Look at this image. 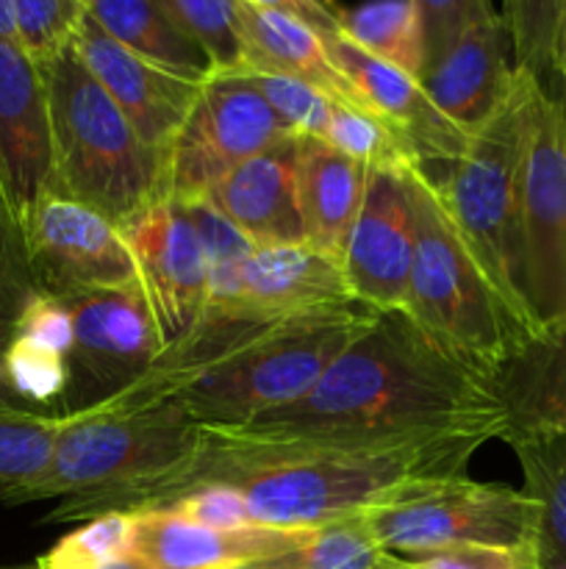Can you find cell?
<instances>
[{
	"label": "cell",
	"instance_id": "cell-32",
	"mask_svg": "<svg viewBox=\"0 0 566 569\" xmlns=\"http://www.w3.org/2000/svg\"><path fill=\"white\" fill-rule=\"evenodd\" d=\"M133 533H137L133 511L98 515L83 520L75 531L64 533L33 565L37 569H103L131 556Z\"/></svg>",
	"mask_w": 566,
	"mask_h": 569
},
{
	"label": "cell",
	"instance_id": "cell-47",
	"mask_svg": "<svg viewBox=\"0 0 566 569\" xmlns=\"http://www.w3.org/2000/svg\"><path fill=\"white\" fill-rule=\"evenodd\" d=\"M103 569H155V567L144 565V561L137 559V556H125V559L114 561V565H109V567H103Z\"/></svg>",
	"mask_w": 566,
	"mask_h": 569
},
{
	"label": "cell",
	"instance_id": "cell-38",
	"mask_svg": "<svg viewBox=\"0 0 566 569\" xmlns=\"http://www.w3.org/2000/svg\"><path fill=\"white\" fill-rule=\"evenodd\" d=\"M3 383L33 403H55L70 389V361L44 345L14 337L6 350Z\"/></svg>",
	"mask_w": 566,
	"mask_h": 569
},
{
	"label": "cell",
	"instance_id": "cell-23",
	"mask_svg": "<svg viewBox=\"0 0 566 569\" xmlns=\"http://www.w3.org/2000/svg\"><path fill=\"white\" fill-rule=\"evenodd\" d=\"M370 167L314 137H297V187L305 244L342 261L364 200Z\"/></svg>",
	"mask_w": 566,
	"mask_h": 569
},
{
	"label": "cell",
	"instance_id": "cell-14",
	"mask_svg": "<svg viewBox=\"0 0 566 569\" xmlns=\"http://www.w3.org/2000/svg\"><path fill=\"white\" fill-rule=\"evenodd\" d=\"M53 192V133L48 89L37 61L0 39V209L17 228Z\"/></svg>",
	"mask_w": 566,
	"mask_h": 569
},
{
	"label": "cell",
	"instance_id": "cell-24",
	"mask_svg": "<svg viewBox=\"0 0 566 569\" xmlns=\"http://www.w3.org/2000/svg\"><path fill=\"white\" fill-rule=\"evenodd\" d=\"M514 428L566 433V320L542 328L492 376ZM505 437V433H503Z\"/></svg>",
	"mask_w": 566,
	"mask_h": 569
},
{
	"label": "cell",
	"instance_id": "cell-22",
	"mask_svg": "<svg viewBox=\"0 0 566 569\" xmlns=\"http://www.w3.org/2000/svg\"><path fill=\"white\" fill-rule=\"evenodd\" d=\"M239 28L244 39L242 70H264L297 78L325 92L336 103L366 109L353 83L327 56L320 33L311 31L305 22L239 0Z\"/></svg>",
	"mask_w": 566,
	"mask_h": 569
},
{
	"label": "cell",
	"instance_id": "cell-27",
	"mask_svg": "<svg viewBox=\"0 0 566 569\" xmlns=\"http://www.w3.org/2000/svg\"><path fill=\"white\" fill-rule=\"evenodd\" d=\"M338 26L366 53L422 78L425 44L411 0H366L355 9H338Z\"/></svg>",
	"mask_w": 566,
	"mask_h": 569
},
{
	"label": "cell",
	"instance_id": "cell-12",
	"mask_svg": "<svg viewBox=\"0 0 566 569\" xmlns=\"http://www.w3.org/2000/svg\"><path fill=\"white\" fill-rule=\"evenodd\" d=\"M39 292L70 300L137 281V261L120 228L78 200L44 194L22 226Z\"/></svg>",
	"mask_w": 566,
	"mask_h": 569
},
{
	"label": "cell",
	"instance_id": "cell-41",
	"mask_svg": "<svg viewBox=\"0 0 566 569\" xmlns=\"http://www.w3.org/2000/svg\"><path fill=\"white\" fill-rule=\"evenodd\" d=\"M17 337H26L31 342L44 345L55 353L67 356L72 348V315L64 300L50 298V295L37 292V298L22 311Z\"/></svg>",
	"mask_w": 566,
	"mask_h": 569
},
{
	"label": "cell",
	"instance_id": "cell-19",
	"mask_svg": "<svg viewBox=\"0 0 566 569\" xmlns=\"http://www.w3.org/2000/svg\"><path fill=\"white\" fill-rule=\"evenodd\" d=\"M131 556L155 569H231L300 550L314 531L239 526L216 528L172 511H133Z\"/></svg>",
	"mask_w": 566,
	"mask_h": 569
},
{
	"label": "cell",
	"instance_id": "cell-25",
	"mask_svg": "<svg viewBox=\"0 0 566 569\" xmlns=\"http://www.w3.org/2000/svg\"><path fill=\"white\" fill-rule=\"evenodd\" d=\"M83 11L114 42L189 81H205L214 72L209 56L186 37L161 0H81Z\"/></svg>",
	"mask_w": 566,
	"mask_h": 569
},
{
	"label": "cell",
	"instance_id": "cell-49",
	"mask_svg": "<svg viewBox=\"0 0 566 569\" xmlns=\"http://www.w3.org/2000/svg\"><path fill=\"white\" fill-rule=\"evenodd\" d=\"M408 565H411V561H408ZM408 569H414V567H408Z\"/></svg>",
	"mask_w": 566,
	"mask_h": 569
},
{
	"label": "cell",
	"instance_id": "cell-18",
	"mask_svg": "<svg viewBox=\"0 0 566 569\" xmlns=\"http://www.w3.org/2000/svg\"><path fill=\"white\" fill-rule=\"evenodd\" d=\"M322 44H325L333 64L342 70V76L347 78L355 87V92L361 94L366 109L375 111L377 117L388 120L392 126H397L400 131L411 139L422 167H425V161H444V164H453V161L461 159V153L469 148V133H464L458 126H453V122L433 106V100L427 98L420 78L408 76V72H403L400 67L386 64V61H381L377 56L366 53L364 48H358V44H355L353 39L344 37V33L325 37Z\"/></svg>",
	"mask_w": 566,
	"mask_h": 569
},
{
	"label": "cell",
	"instance_id": "cell-46",
	"mask_svg": "<svg viewBox=\"0 0 566 569\" xmlns=\"http://www.w3.org/2000/svg\"><path fill=\"white\" fill-rule=\"evenodd\" d=\"M231 569H294V567H292V561H289V553H283V556H272V559L250 561V565H239Z\"/></svg>",
	"mask_w": 566,
	"mask_h": 569
},
{
	"label": "cell",
	"instance_id": "cell-1",
	"mask_svg": "<svg viewBox=\"0 0 566 569\" xmlns=\"http://www.w3.org/2000/svg\"><path fill=\"white\" fill-rule=\"evenodd\" d=\"M497 439L488 428L416 437H281L242 426H200L181 465L131 487L61 500L44 522H83L109 511H155L200 489H228L253 526L316 531L331 522L425 498L466 476L472 456Z\"/></svg>",
	"mask_w": 566,
	"mask_h": 569
},
{
	"label": "cell",
	"instance_id": "cell-45",
	"mask_svg": "<svg viewBox=\"0 0 566 569\" xmlns=\"http://www.w3.org/2000/svg\"><path fill=\"white\" fill-rule=\"evenodd\" d=\"M0 39H14V42H17V28H14V14H11V0H0Z\"/></svg>",
	"mask_w": 566,
	"mask_h": 569
},
{
	"label": "cell",
	"instance_id": "cell-37",
	"mask_svg": "<svg viewBox=\"0 0 566 569\" xmlns=\"http://www.w3.org/2000/svg\"><path fill=\"white\" fill-rule=\"evenodd\" d=\"M39 287L28 264L26 239L11 217L0 209V383H3L6 350L14 342L22 311L37 298Z\"/></svg>",
	"mask_w": 566,
	"mask_h": 569
},
{
	"label": "cell",
	"instance_id": "cell-29",
	"mask_svg": "<svg viewBox=\"0 0 566 569\" xmlns=\"http://www.w3.org/2000/svg\"><path fill=\"white\" fill-rule=\"evenodd\" d=\"M322 142L370 170H405L422 164L411 139L397 126L377 117L375 111L353 106H333Z\"/></svg>",
	"mask_w": 566,
	"mask_h": 569
},
{
	"label": "cell",
	"instance_id": "cell-34",
	"mask_svg": "<svg viewBox=\"0 0 566 569\" xmlns=\"http://www.w3.org/2000/svg\"><path fill=\"white\" fill-rule=\"evenodd\" d=\"M564 0H503V20L511 33L514 67L553 83V44Z\"/></svg>",
	"mask_w": 566,
	"mask_h": 569
},
{
	"label": "cell",
	"instance_id": "cell-3",
	"mask_svg": "<svg viewBox=\"0 0 566 569\" xmlns=\"http://www.w3.org/2000/svg\"><path fill=\"white\" fill-rule=\"evenodd\" d=\"M375 315L370 306L347 303L250 326L216 359L139 406L175 400L200 426H247L305 398Z\"/></svg>",
	"mask_w": 566,
	"mask_h": 569
},
{
	"label": "cell",
	"instance_id": "cell-20",
	"mask_svg": "<svg viewBox=\"0 0 566 569\" xmlns=\"http://www.w3.org/2000/svg\"><path fill=\"white\" fill-rule=\"evenodd\" d=\"M511 33L503 14L472 26L425 76L420 83L427 98L453 126L475 137L486 126L514 87V61Z\"/></svg>",
	"mask_w": 566,
	"mask_h": 569
},
{
	"label": "cell",
	"instance_id": "cell-33",
	"mask_svg": "<svg viewBox=\"0 0 566 569\" xmlns=\"http://www.w3.org/2000/svg\"><path fill=\"white\" fill-rule=\"evenodd\" d=\"M175 26L203 48L214 72L244 67V39L239 28V0H161Z\"/></svg>",
	"mask_w": 566,
	"mask_h": 569
},
{
	"label": "cell",
	"instance_id": "cell-31",
	"mask_svg": "<svg viewBox=\"0 0 566 569\" xmlns=\"http://www.w3.org/2000/svg\"><path fill=\"white\" fill-rule=\"evenodd\" d=\"M194 222L209 261V306L205 311H225L239 292V276L255 244L216 209L211 200L181 203Z\"/></svg>",
	"mask_w": 566,
	"mask_h": 569
},
{
	"label": "cell",
	"instance_id": "cell-2",
	"mask_svg": "<svg viewBox=\"0 0 566 569\" xmlns=\"http://www.w3.org/2000/svg\"><path fill=\"white\" fill-rule=\"evenodd\" d=\"M242 428L350 439L488 428L503 439L508 415L486 372L449 356L405 311H377L305 398Z\"/></svg>",
	"mask_w": 566,
	"mask_h": 569
},
{
	"label": "cell",
	"instance_id": "cell-11",
	"mask_svg": "<svg viewBox=\"0 0 566 569\" xmlns=\"http://www.w3.org/2000/svg\"><path fill=\"white\" fill-rule=\"evenodd\" d=\"M72 315L70 409L81 411L137 383L164 350L139 281L64 300Z\"/></svg>",
	"mask_w": 566,
	"mask_h": 569
},
{
	"label": "cell",
	"instance_id": "cell-10",
	"mask_svg": "<svg viewBox=\"0 0 566 569\" xmlns=\"http://www.w3.org/2000/svg\"><path fill=\"white\" fill-rule=\"evenodd\" d=\"M289 137L247 72H211L166 150V200L192 203L242 161Z\"/></svg>",
	"mask_w": 566,
	"mask_h": 569
},
{
	"label": "cell",
	"instance_id": "cell-21",
	"mask_svg": "<svg viewBox=\"0 0 566 569\" xmlns=\"http://www.w3.org/2000/svg\"><path fill=\"white\" fill-rule=\"evenodd\" d=\"M211 203L255 244H305L297 187V137L242 161L209 192Z\"/></svg>",
	"mask_w": 566,
	"mask_h": 569
},
{
	"label": "cell",
	"instance_id": "cell-44",
	"mask_svg": "<svg viewBox=\"0 0 566 569\" xmlns=\"http://www.w3.org/2000/svg\"><path fill=\"white\" fill-rule=\"evenodd\" d=\"M553 98L564 106L566 111V0L560 6L558 28H555V44H553Z\"/></svg>",
	"mask_w": 566,
	"mask_h": 569
},
{
	"label": "cell",
	"instance_id": "cell-9",
	"mask_svg": "<svg viewBox=\"0 0 566 569\" xmlns=\"http://www.w3.org/2000/svg\"><path fill=\"white\" fill-rule=\"evenodd\" d=\"M377 542L392 553L420 556L444 548L527 550L536 556L538 503L525 489L455 478L425 498L366 515Z\"/></svg>",
	"mask_w": 566,
	"mask_h": 569
},
{
	"label": "cell",
	"instance_id": "cell-16",
	"mask_svg": "<svg viewBox=\"0 0 566 569\" xmlns=\"http://www.w3.org/2000/svg\"><path fill=\"white\" fill-rule=\"evenodd\" d=\"M72 50L120 106L139 137L166 159L172 137L192 109L203 81H189L131 53L114 42L87 11L72 37Z\"/></svg>",
	"mask_w": 566,
	"mask_h": 569
},
{
	"label": "cell",
	"instance_id": "cell-26",
	"mask_svg": "<svg viewBox=\"0 0 566 569\" xmlns=\"http://www.w3.org/2000/svg\"><path fill=\"white\" fill-rule=\"evenodd\" d=\"M525 476V492L538 503L536 569H566V433L547 428L505 431Z\"/></svg>",
	"mask_w": 566,
	"mask_h": 569
},
{
	"label": "cell",
	"instance_id": "cell-40",
	"mask_svg": "<svg viewBox=\"0 0 566 569\" xmlns=\"http://www.w3.org/2000/svg\"><path fill=\"white\" fill-rule=\"evenodd\" d=\"M408 561L414 569H536V556L527 550L483 548V545L433 550V553L411 556Z\"/></svg>",
	"mask_w": 566,
	"mask_h": 569
},
{
	"label": "cell",
	"instance_id": "cell-35",
	"mask_svg": "<svg viewBox=\"0 0 566 569\" xmlns=\"http://www.w3.org/2000/svg\"><path fill=\"white\" fill-rule=\"evenodd\" d=\"M247 72L250 81L255 83L270 109L281 120L292 137H314L325 139L327 122H331V111L336 100L327 98L325 92L314 89L311 83L297 81V78L277 76V72L264 70H242Z\"/></svg>",
	"mask_w": 566,
	"mask_h": 569
},
{
	"label": "cell",
	"instance_id": "cell-15",
	"mask_svg": "<svg viewBox=\"0 0 566 569\" xmlns=\"http://www.w3.org/2000/svg\"><path fill=\"white\" fill-rule=\"evenodd\" d=\"M405 170H370L342 256L350 292L375 311H403L408 295L416 222Z\"/></svg>",
	"mask_w": 566,
	"mask_h": 569
},
{
	"label": "cell",
	"instance_id": "cell-4",
	"mask_svg": "<svg viewBox=\"0 0 566 569\" xmlns=\"http://www.w3.org/2000/svg\"><path fill=\"white\" fill-rule=\"evenodd\" d=\"M405 181L416 239L403 311L449 356L492 378L538 331L499 292L431 172L408 167Z\"/></svg>",
	"mask_w": 566,
	"mask_h": 569
},
{
	"label": "cell",
	"instance_id": "cell-6",
	"mask_svg": "<svg viewBox=\"0 0 566 569\" xmlns=\"http://www.w3.org/2000/svg\"><path fill=\"white\" fill-rule=\"evenodd\" d=\"M200 422L164 400L133 409L64 411L50 465L14 506L109 492L175 467L198 448Z\"/></svg>",
	"mask_w": 566,
	"mask_h": 569
},
{
	"label": "cell",
	"instance_id": "cell-48",
	"mask_svg": "<svg viewBox=\"0 0 566 569\" xmlns=\"http://www.w3.org/2000/svg\"><path fill=\"white\" fill-rule=\"evenodd\" d=\"M0 569H37V565H28V567H0Z\"/></svg>",
	"mask_w": 566,
	"mask_h": 569
},
{
	"label": "cell",
	"instance_id": "cell-30",
	"mask_svg": "<svg viewBox=\"0 0 566 569\" xmlns=\"http://www.w3.org/2000/svg\"><path fill=\"white\" fill-rule=\"evenodd\" d=\"M294 569H408L372 533L366 515L316 528L300 550L289 553Z\"/></svg>",
	"mask_w": 566,
	"mask_h": 569
},
{
	"label": "cell",
	"instance_id": "cell-8",
	"mask_svg": "<svg viewBox=\"0 0 566 569\" xmlns=\"http://www.w3.org/2000/svg\"><path fill=\"white\" fill-rule=\"evenodd\" d=\"M525 303L536 328L566 320V111L530 76L519 172Z\"/></svg>",
	"mask_w": 566,
	"mask_h": 569
},
{
	"label": "cell",
	"instance_id": "cell-42",
	"mask_svg": "<svg viewBox=\"0 0 566 569\" xmlns=\"http://www.w3.org/2000/svg\"><path fill=\"white\" fill-rule=\"evenodd\" d=\"M155 511H172V515L189 517V520H198L216 528L253 526L244 500L239 498V495L228 492V489H200V492L186 495V498L175 500V503L166 506V509Z\"/></svg>",
	"mask_w": 566,
	"mask_h": 569
},
{
	"label": "cell",
	"instance_id": "cell-7",
	"mask_svg": "<svg viewBox=\"0 0 566 569\" xmlns=\"http://www.w3.org/2000/svg\"><path fill=\"white\" fill-rule=\"evenodd\" d=\"M530 72H514V87L497 114L477 128L469 148L433 178L464 237L508 303L536 328L522 287L519 172L525 148V106ZM538 331V328H536Z\"/></svg>",
	"mask_w": 566,
	"mask_h": 569
},
{
	"label": "cell",
	"instance_id": "cell-28",
	"mask_svg": "<svg viewBox=\"0 0 566 569\" xmlns=\"http://www.w3.org/2000/svg\"><path fill=\"white\" fill-rule=\"evenodd\" d=\"M61 422L64 411L44 415L0 400V500L6 506H14V500L48 470Z\"/></svg>",
	"mask_w": 566,
	"mask_h": 569
},
{
	"label": "cell",
	"instance_id": "cell-39",
	"mask_svg": "<svg viewBox=\"0 0 566 569\" xmlns=\"http://www.w3.org/2000/svg\"><path fill=\"white\" fill-rule=\"evenodd\" d=\"M425 44V76L472 26L488 20L497 11L488 0H411Z\"/></svg>",
	"mask_w": 566,
	"mask_h": 569
},
{
	"label": "cell",
	"instance_id": "cell-13",
	"mask_svg": "<svg viewBox=\"0 0 566 569\" xmlns=\"http://www.w3.org/2000/svg\"><path fill=\"white\" fill-rule=\"evenodd\" d=\"M120 231L137 261V281L166 348L209 306V261L200 233L175 200H159Z\"/></svg>",
	"mask_w": 566,
	"mask_h": 569
},
{
	"label": "cell",
	"instance_id": "cell-36",
	"mask_svg": "<svg viewBox=\"0 0 566 569\" xmlns=\"http://www.w3.org/2000/svg\"><path fill=\"white\" fill-rule=\"evenodd\" d=\"M17 42L37 64L70 48L83 20L81 0H11Z\"/></svg>",
	"mask_w": 566,
	"mask_h": 569
},
{
	"label": "cell",
	"instance_id": "cell-43",
	"mask_svg": "<svg viewBox=\"0 0 566 569\" xmlns=\"http://www.w3.org/2000/svg\"><path fill=\"white\" fill-rule=\"evenodd\" d=\"M247 3L259 6V9L277 11V14L294 17V20L305 22L311 31L320 33L322 39L342 33L338 26V6L325 3V0H247Z\"/></svg>",
	"mask_w": 566,
	"mask_h": 569
},
{
	"label": "cell",
	"instance_id": "cell-5",
	"mask_svg": "<svg viewBox=\"0 0 566 569\" xmlns=\"http://www.w3.org/2000/svg\"><path fill=\"white\" fill-rule=\"evenodd\" d=\"M53 133V192L117 228L166 200V159L150 148L70 48L39 64Z\"/></svg>",
	"mask_w": 566,
	"mask_h": 569
},
{
	"label": "cell",
	"instance_id": "cell-17",
	"mask_svg": "<svg viewBox=\"0 0 566 569\" xmlns=\"http://www.w3.org/2000/svg\"><path fill=\"white\" fill-rule=\"evenodd\" d=\"M358 303L342 261L311 244L253 248L239 276V292L225 311L211 315L244 322H275L333 306Z\"/></svg>",
	"mask_w": 566,
	"mask_h": 569
}]
</instances>
